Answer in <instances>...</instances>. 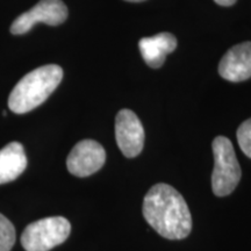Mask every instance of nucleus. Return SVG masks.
I'll use <instances>...</instances> for the list:
<instances>
[{
  "label": "nucleus",
  "mask_w": 251,
  "mask_h": 251,
  "mask_svg": "<svg viewBox=\"0 0 251 251\" xmlns=\"http://www.w3.org/2000/svg\"><path fill=\"white\" fill-rule=\"evenodd\" d=\"M70 231V222L63 216L41 219L27 226L21 244L26 251H49L64 242Z\"/></svg>",
  "instance_id": "20e7f679"
},
{
  "label": "nucleus",
  "mask_w": 251,
  "mask_h": 251,
  "mask_svg": "<svg viewBox=\"0 0 251 251\" xmlns=\"http://www.w3.org/2000/svg\"><path fill=\"white\" fill-rule=\"evenodd\" d=\"M139 47L147 64L152 69H158L164 64L166 55L171 54L177 48V39L170 33H161L141 39Z\"/></svg>",
  "instance_id": "1a4fd4ad"
},
{
  "label": "nucleus",
  "mask_w": 251,
  "mask_h": 251,
  "mask_svg": "<svg viewBox=\"0 0 251 251\" xmlns=\"http://www.w3.org/2000/svg\"><path fill=\"white\" fill-rule=\"evenodd\" d=\"M15 240L17 235L14 226L6 216L0 214V251H11Z\"/></svg>",
  "instance_id": "9b49d317"
},
{
  "label": "nucleus",
  "mask_w": 251,
  "mask_h": 251,
  "mask_svg": "<svg viewBox=\"0 0 251 251\" xmlns=\"http://www.w3.org/2000/svg\"><path fill=\"white\" fill-rule=\"evenodd\" d=\"M126 1H131V2H140V1H144V0H126Z\"/></svg>",
  "instance_id": "4468645a"
},
{
  "label": "nucleus",
  "mask_w": 251,
  "mask_h": 251,
  "mask_svg": "<svg viewBox=\"0 0 251 251\" xmlns=\"http://www.w3.org/2000/svg\"><path fill=\"white\" fill-rule=\"evenodd\" d=\"M106 162L102 146L93 140H83L71 150L67 158L68 170L77 177H87L96 174Z\"/></svg>",
  "instance_id": "423d86ee"
},
{
  "label": "nucleus",
  "mask_w": 251,
  "mask_h": 251,
  "mask_svg": "<svg viewBox=\"0 0 251 251\" xmlns=\"http://www.w3.org/2000/svg\"><path fill=\"white\" fill-rule=\"evenodd\" d=\"M143 215L161 236L183 240L192 230V216L183 196L168 184H156L143 200Z\"/></svg>",
  "instance_id": "f257e3e1"
},
{
  "label": "nucleus",
  "mask_w": 251,
  "mask_h": 251,
  "mask_svg": "<svg viewBox=\"0 0 251 251\" xmlns=\"http://www.w3.org/2000/svg\"><path fill=\"white\" fill-rule=\"evenodd\" d=\"M219 74L224 79L240 83L251 77V42L231 47L220 61Z\"/></svg>",
  "instance_id": "6e6552de"
},
{
  "label": "nucleus",
  "mask_w": 251,
  "mask_h": 251,
  "mask_svg": "<svg viewBox=\"0 0 251 251\" xmlns=\"http://www.w3.org/2000/svg\"><path fill=\"white\" fill-rule=\"evenodd\" d=\"M214 170L212 175L213 192L218 197L229 196L240 183L241 168L238 164L233 143L225 136L213 141Z\"/></svg>",
  "instance_id": "7ed1b4c3"
},
{
  "label": "nucleus",
  "mask_w": 251,
  "mask_h": 251,
  "mask_svg": "<svg viewBox=\"0 0 251 251\" xmlns=\"http://www.w3.org/2000/svg\"><path fill=\"white\" fill-rule=\"evenodd\" d=\"M216 4L220 6H226V7H229V6H233L237 0H214Z\"/></svg>",
  "instance_id": "ddd939ff"
},
{
  "label": "nucleus",
  "mask_w": 251,
  "mask_h": 251,
  "mask_svg": "<svg viewBox=\"0 0 251 251\" xmlns=\"http://www.w3.org/2000/svg\"><path fill=\"white\" fill-rule=\"evenodd\" d=\"M115 137L121 152L128 158L140 155L144 146V129L130 109H121L115 119Z\"/></svg>",
  "instance_id": "0eeeda50"
},
{
  "label": "nucleus",
  "mask_w": 251,
  "mask_h": 251,
  "mask_svg": "<svg viewBox=\"0 0 251 251\" xmlns=\"http://www.w3.org/2000/svg\"><path fill=\"white\" fill-rule=\"evenodd\" d=\"M236 135L240 148L251 158V119H248L238 127Z\"/></svg>",
  "instance_id": "f8f14e48"
},
{
  "label": "nucleus",
  "mask_w": 251,
  "mask_h": 251,
  "mask_svg": "<svg viewBox=\"0 0 251 251\" xmlns=\"http://www.w3.org/2000/svg\"><path fill=\"white\" fill-rule=\"evenodd\" d=\"M63 70L56 64H48L30 71L18 81L8 97V107L15 114H25L43 103L57 89Z\"/></svg>",
  "instance_id": "f03ea898"
},
{
  "label": "nucleus",
  "mask_w": 251,
  "mask_h": 251,
  "mask_svg": "<svg viewBox=\"0 0 251 251\" xmlns=\"http://www.w3.org/2000/svg\"><path fill=\"white\" fill-rule=\"evenodd\" d=\"M68 18V7L62 0H41L29 11L19 15L11 26V33L23 35L34 25L43 23L49 26H58Z\"/></svg>",
  "instance_id": "39448f33"
},
{
  "label": "nucleus",
  "mask_w": 251,
  "mask_h": 251,
  "mask_svg": "<svg viewBox=\"0 0 251 251\" xmlns=\"http://www.w3.org/2000/svg\"><path fill=\"white\" fill-rule=\"evenodd\" d=\"M27 168V156L24 146L11 142L0 150V185L13 181Z\"/></svg>",
  "instance_id": "9d476101"
}]
</instances>
